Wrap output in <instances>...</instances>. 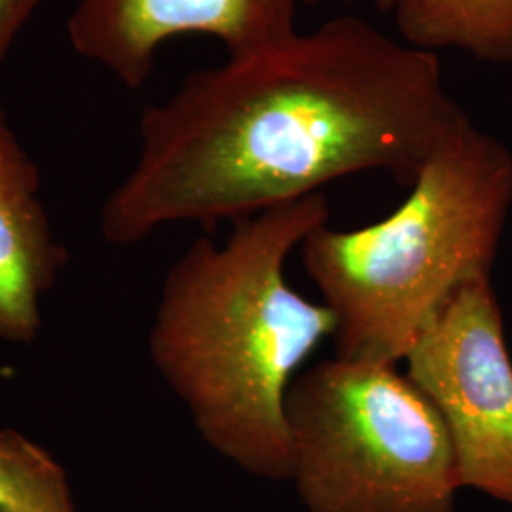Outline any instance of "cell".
I'll return each instance as SVG.
<instances>
[{
	"mask_svg": "<svg viewBox=\"0 0 512 512\" xmlns=\"http://www.w3.org/2000/svg\"><path fill=\"white\" fill-rule=\"evenodd\" d=\"M467 112L439 55L359 16L192 73L141 116L139 158L101 209L129 247L173 222L253 217L365 171L412 186Z\"/></svg>",
	"mask_w": 512,
	"mask_h": 512,
	"instance_id": "6da1fadb",
	"label": "cell"
},
{
	"mask_svg": "<svg viewBox=\"0 0 512 512\" xmlns=\"http://www.w3.org/2000/svg\"><path fill=\"white\" fill-rule=\"evenodd\" d=\"M327 220L317 192L238 220L224 243L196 239L165 275L148 332L152 363L202 439L258 478H291L287 393L336 332L334 313L285 279L287 256Z\"/></svg>",
	"mask_w": 512,
	"mask_h": 512,
	"instance_id": "7a4b0ae2",
	"label": "cell"
},
{
	"mask_svg": "<svg viewBox=\"0 0 512 512\" xmlns=\"http://www.w3.org/2000/svg\"><path fill=\"white\" fill-rule=\"evenodd\" d=\"M512 207V156L465 114L389 217L315 228L302 264L336 317V357L399 365L469 283L490 277Z\"/></svg>",
	"mask_w": 512,
	"mask_h": 512,
	"instance_id": "3957f363",
	"label": "cell"
},
{
	"mask_svg": "<svg viewBox=\"0 0 512 512\" xmlns=\"http://www.w3.org/2000/svg\"><path fill=\"white\" fill-rule=\"evenodd\" d=\"M285 412L306 511H456L450 433L397 366L325 359L294 378Z\"/></svg>",
	"mask_w": 512,
	"mask_h": 512,
	"instance_id": "277c9868",
	"label": "cell"
},
{
	"mask_svg": "<svg viewBox=\"0 0 512 512\" xmlns=\"http://www.w3.org/2000/svg\"><path fill=\"white\" fill-rule=\"evenodd\" d=\"M404 363L450 433L461 490L512 507V359L490 277L465 285Z\"/></svg>",
	"mask_w": 512,
	"mask_h": 512,
	"instance_id": "5b68a950",
	"label": "cell"
},
{
	"mask_svg": "<svg viewBox=\"0 0 512 512\" xmlns=\"http://www.w3.org/2000/svg\"><path fill=\"white\" fill-rule=\"evenodd\" d=\"M315 0H78L67 21L71 46L129 90L152 76L158 50L183 35L217 38L228 57L255 54L298 33Z\"/></svg>",
	"mask_w": 512,
	"mask_h": 512,
	"instance_id": "8992f818",
	"label": "cell"
},
{
	"mask_svg": "<svg viewBox=\"0 0 512 512\" xmlns=\"http://www.w3.org/2000/svg\"><path fill=\"white\" fill-rule=\"evenodd\" d=\"M67 262L40 198V175L0 101V340L33 342L42 300Z\"/></svg>",
	"mask_w": 512,
	"mask_h": 512,
	"instance_id": "52a82bcc",
	"label": "cell"
},
{
	"mask_svg": "<svg viewBox=\"0 0 512 512\" xmlns=\"http://www.w3.org/2000/svg\"><path fill=\"white\" fill-rule=\"evenodd\" d=\"M391 14L412 48L512 65V0H399Z\"/></svg>",
	"mask_w": 512,
	"mask_h": 512,
	"instance_id": "ba28073f",
	"label": "cell"
},
{
	"mask_svg": "<svg viewBox=\"0 0 512 512\" xmlns=\"http://www.w3.org/2000/svg\"><path fill=\"white\" fill-rule=\"evenodd\" d=\"M0 512H80L65 467L16 429H0Z\"/></svg>",
	"mask_w": 512,
	"mask_h": 512,
	"instance_id": "9c48e42d",
	"label": "cell"
},
{
	"mask_svg": "<svg viewBox=\"0 0 512 512\" xmlns=\"http://www.w3.org/2000/svg\"><path fill=\"white\" fill-rule=\"evenodd\" d=\"M44 0H0V71L21 31Z\"/></svg>",
	"mask_w": 512,
	"mask_h": 512,
	"instance_id": "30bf717a",
	"label": "cell"
},
{
	"mask_svg": "<svg viewBox=\"0 0 512 512\" xmlns=\"http://www.w3.org/2000/svg\"><path fill=\"white\" fill-rule=\"evenodd\" d=\"M397 2H399V0H374L376 8H378L380 12H384V14H391Z\"/></svg>",
	"mask_w": 512,
	"mask_h": 512,
	"instance_id": "8fae6325",
	"label": "cell"
}]
</instances>
